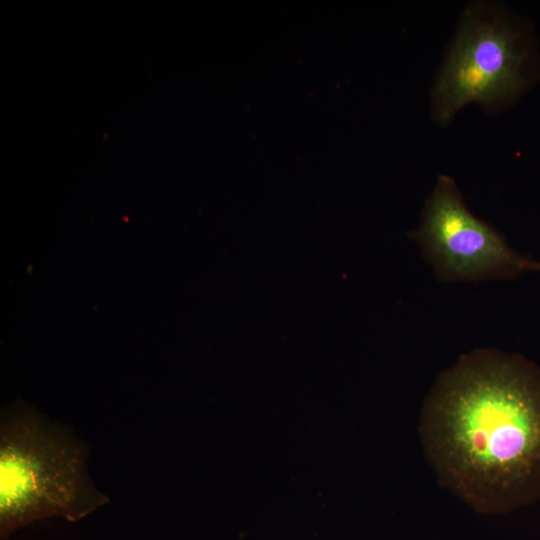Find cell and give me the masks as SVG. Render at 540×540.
Masks as SVG:
<instances>
[{
    "label": "cell",
    "instance_id": "277c9868",
    "mask_svg": "<svg viewBox=\"0 0 540 540\" xmlns=\"http://www.w3.org/2000/svg\"><path fill=\"white\" fill-rule=\"evenodd\" d=\"M412 238L443 282L509 280L540 272V261L517 252L467 208L449 176L439 177Z\"/></svg>",
    "mask_w": 540,
    "mask_h": 540
},
{
    "label": "cell",
    "instance_id": "6da1fadb",
    "mask_svg": "<svg viewBox=\"0 0 540 540\" xmlns=\"http://www.w3.org/2000/svg\"><path fill=\"white\" fill-rule=\"evenodd\" d=\"M419 432L439 482L475 511L504 514L540 499V368L481 348L443 371Z\"/></svg>",
    "mask_w": 540,
    "mask_h": 540
},
{
    "label": "cell",
    "instance_id": "7a4b0ae2",
    "mask_svg": "<svg viewBox=\"0 0 540 540\" xmlns=\"http://www.w3.org/2000/svg\"><path fill=\"white\" fill-rule=\"evenodd\" d=\"M86 448L27 408L5 413L0 425V536L39 520L75 522L106 504L91 482Z\"/></svg>",
    "mask_w": 540,
    "mask_h": 540
},
{
    "label": "cell",
    "instance_id": "3957f363",
    "mask_svg": "<svg viewBox=\"0 0 540 540\" xmlns=\"http://www.w3.org/2000/svg\"><path fill=\"white\" fill-rule=\"evenodd\" d=\"M529 53L518 28L501 14L469 10L433 93L434 116L448 122L463 106L494 108L526 84Z\"/></svg>",
    "mask_w": 540,
    "mask_h": 540
}]
</instances>
